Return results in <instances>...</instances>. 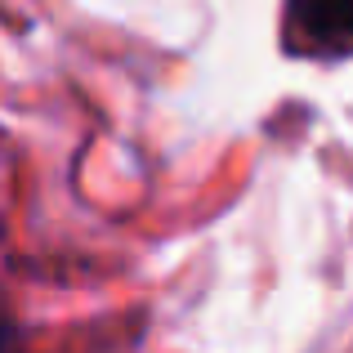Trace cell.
<instances>
[{"label":"cell","instance_id":"6da1fadb","mask_svg":"<svg viewBox=\"0 0 353 353\" xmlns=\"http://www.w3.org/2000/svg\"><path fill=\"white\" fill-rule=\"evenodd\" d=\"M282 50L291 59L340 63L353 54V0H286Z\"/></svg>","mask_w":353,"mask_h":353},{"label":"cell","instance_id":"7a4b0ae2","mask_svg":"<svg viewBox=\"0 0 353 353\" xmlns=\"http://www.w3.org/2000/svg\"><path fill=\"white\" fill-rule=\"evenodd\" d=\"M0 353H23L18 349V327H14V313H9L5 291H0Z\"/></svg>","mask_w":353,"mask_h":353}]
</instances>
